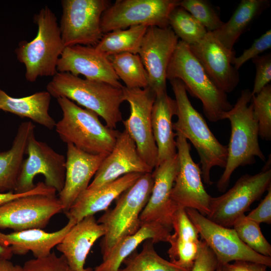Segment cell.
Listing matches in <instances>:
<instances>
[{"mask_svg":"<svg viewBox=\"0 0 271 271\" xmlns=\"http://www.w3.org/2000/svg\"><path fill=\"white\" fill-rule=\"evenodd\" d=\"M122 90L124 100L130 106L129 117L122 121L124 130L134 142L142 159L154 169L157 166L158 149L151 116L156 94L150 87L129 89L123 86Z\"/></svg>","mask_w":271,"mask_h":271,"instance_id":"4fadbf2b","label":"cell"},{"mask_svg":"<svg viewBox=\"0 0 271 271\" xmlns=\"http://www.w3.org/2000/svg\"><path fill=\"white\" fill-rule=\"evenodd\" d=\"M269 4L268 0H241L229 20L212 33L225 47L233 51L241 35L269 7Z\"/></svg>","mask_w":271,"mask_h":271,"instance_id":"f546056e","label":"cell"},{"mask_svg":"<svg viewBox=\"0 0 271 271\" xmlns=\"http://www.w3.org/2000/svg\"><path fill=\"white\" fill-rule=\"evenodd\" d=\"M255 65L256 73L252 95L258 93L271 80V54L259 55L251 60Z\"/></svg>","mask_w":271,"mask_h":271,"instance_id":"f35d334b","label":"cell"},{"mask_svg":"<svg viewBox=\"0 0 271 271\" xmlns=\"http://www.w3.org/2000/svg\"><path fill=\"white\" fill-rule=\"evenodd\" d=\"M251 103L258 121V134L262 140H271V85H267L260 92L252 95Z\"/></svg>","mask_w":271,"mask_h":271,"instance_id":"d590c367","label":"cell"},{"mask_svg":"<svg viewBox=\"0 0 271 271\" xmlns=\"http://www.w3.org/2000/svg\"><path fill=\"white\" fill-rule=\"evenodd\" d=\"M105 233L103 225L98 223L94 215L84 217L76 223L56 246L74 271H89L84 268L87 256L92 246Z\"/></svg>","mask_w":271,"mask_h":271,"instance_id":"603a6c76","label":"cell"},{"mask_svg":"<svg viewBox=\"0 0 271 271\" xmlns=\"http://www.w3.org/2000/svg\"><path fill=\"white\" fill-rule=\"evenodd\" d=\"M267 191L266 196L258 206L246 216L259 224L261 223H271V186Z\"/></svg>","mask_w":271,"mask_h":271,"instance_id":"b9f144b4","label":"cell"},{"mask_svg":"<svg viewBox=\"0 0 271 271\" xmlns=\"http://www.w3.org/2000/svg\"><path fill=\"white\" fill-rule=\"evenodd\" d=\"M26 154L28 157L23 162L14 192L22 193L32 190L36 185L35 177L42 174L45 178L44 183L60 193L65 179V157L46 143L38 141L35 133L28 140Z\"/></svg>","mask_w":271,"mask_h":271,"instance_id":"7c38bea8","label":"cell"},{"mask_svg":"<svg viewBox=\"0 0 271 271\" xmlns=\"http://www.w3.org/2000/svg\"><path fill=\"white\" fill-rule=\"evenodd\" d=\"M56 190L47 186L44 182L37 183L35 187L31 190L25 193H16L14 191L0 192V205L13 200L32 194L55 195Z\"/></svg>","mask_w":271,"mask_h":271,"instance_id":"7bdbcfd3","label":"cell"},{"mask_svg":"<svg viewBox=\"0 0 271 271\" xmlns=\"http://www.w3.org/2000/svg\"><path fill=\"white\" fill-rule=\"evenodd\" d=\"M3 258H2L1 257H0V261Z\"/></svg>","mask_w":271,"mask_h":271,"instance_id":"681fc988","label":"cell"},{"mask_svg":"<svg viewBox=\"0 0 271 271\" xmlns=\"http://www.w3.org/2000/svg\"><path fill=\"white\" fill-rule=\"evenodd\" d=\"M13 254L10 246H6L0 244V257L3 259L10 260Z\"/></svg>","mask_w":271,"mask_h":271,"instance_id":"bcb514c9","label":"cell"},{"mask_svg":"<svg viewBox=\"0 0 271 271\" xmlns=\"http://www.w3.org/2000/svg\"><path fill=\"white\" fill-rule=\"evenodd\" d=\"M169 81L175 97L178 118L173 123V129L189 140L196 149L200 158L203 181L210 185L211 169L225 167L227 147L218 141L203 116L192 105L183 83L178 79Z\"/></svg>","mask_w":271,"mask_h":271,"instance_id":"6da1fadb","label":"cell"},{"mask_svg":"<svg viewBox=\"0 0 271 271\" xmlns=\"http://www.w3.org/2000/svg\"><path fill=\"white\" fill-rule=\"evenodd\" d=\"M179 6L188 12L208 32H214L224 24L213 6L206 0L180 1Z\"/></svg>","mask_w":271,"mask_h":271,"instance_id":"8d00e7d4","label":"cell"},{"mask_svg":"<svg viewBox=\"0 0 271 271\" xmlns=\"http://www.w3.org/2000/svg\"><path fill=\"white\" fill-rule=\"evenodd\" d=\"M270 162L258 173L241 176L224 194L211 197L208 219L225 227H232L234 221L248 210L271 186Z\"/></svg>","mask_w":271,"mask_h":271,"instance_id":"ba28073f","label":"cell"},{"mask_svg":"<svg viewBox=\"0 0 271 271\" xmlns=\"http://www.w3.org/2000/svg\"><path fill=\"white\" fill-rule=\"evenodd\" d=\"M176 142L179 169L171 191V199L178 208L193 209L206 216L212 197L204 187L201 169L192 158L191 145L188 141L177 134Z\"/></svg>","mask_w":271,"mask_h":271,"instance_id":"5bb4252c","label":"cell"},{"mask_svg":"<svg viewBox=\"0 0 271 271\" xmlns=\"http://www.w3.org/2000/svg\"><path fill=\"white\" fill-rule=\"evenodd\" d=\"M179 41L169 26L148 27L138 54L146 70L149 87L156 95L166 91L167 70Z\"/></svg>","mask_w":271,"mask_h":271,"instance_id":"2e32d148","label":"cell"},{"mask_svg":"<svg viewBox=\"0 0 271 271\" xmlns=\"http://www.w3.org/2000/svg\"><path fill=\"white\" fill-rule=\"evenodd\" d=\"M221 267L223 271H267V266L262 263L246 260H236Z\"/></svg>","mask_w":271,"mask_h":271,"instance_id":"ee69618b","label":"cell"},{"mask_svg":"<svg viewBox=\"0 0 271 271\" xmlns=\"http://www.w3.org/2000/svg\"><path fill=\"white\" fill-rule=\"evenodd\" d=\"M47 91L51 96L66 97L94 112L109 128H115L122 121L120 109L125 101L122 87L57 72L47 84Z\"/></svg>","mask_w":271,"mask_h":271,"instance_id":"3957f363","label":"cell"},{"mask_svg":"<svg viewBox=\"0 0 271 271\" xmlns=\"http://www.w3.org/2000/svg\"><path fill=\"white\" fill-rule=\"evenodd\" d=\"M185 210L202 240L214 253L219 265L232 261L246 260L270 267L271 257L259 254L248 247L240 240L233 228L216 224L195 209L186 208Z\"/></svg>","mask_w":271,"mask_h":271,"instance_id":"8fae6325","label":"cell"},{"mask_svg":"<svg viewBox=\"0 0 271 271\" xmlns=\"http://www.w3.org/2000/svg\"><path fill=\"white\" fill-rule=\"evenodd\" d=\"M22 271H74L65 256H58L54 251L48 255L26 261Z\"/></svg>","mask_w":271,"mask_h":271,"instance_id":"74e56055","label":"cell"},{"mask_svg":"<svg viewBox=\"0 0 271 271\" xmlns=\"http://www.w3.org/2000/svg\"><path fill=\"white\" fill-rule=\"evenodd\" d=\"M57 72H69L75 76L100 81L121 88L123 85L107 56L95 47L75 45L66 47L57 66Z\"/></svg>","mask_w":271,"mask_h":271,"instance_id":"d6986e66","label":"cell"},{"mask_svg":"<svg viewBox=\"0 0 271 271\" xmlns=\"http://www.w3.org/2000/svg\"><path fill=\"white\" fill-rule=\"evenodd\" d=\"M176 113V101L167 94V91L156 95L152 108L151 122L158 149L157 166L177 154L175 139L177 134L174 132L172 122V118Z\"/></svg>","mask_w":271,"mask_h":271,"instance_id":"484cf974","label":"cell"},{"mask_svg":"<svg viewBox=\"0 0 271 271\" xmlns=\"http://www.w3.org/2000/svg\"><path fill=\"white\" fill-rule=\"evenodd\" d=\"M189 47L220 89L226 94L234 90L239 81V76L233 65L236 57L234 50L225 47L211 32Z\"/></svg>","mask_w":271,"mask_h":271,"instance_id":"ac0fdd59","label":"cell"},{"mask_svg":"<svg viewBox=\"0 0 271 271\" xmlns=\"http://www.w3.org/2000/svg\"><path fill=\"white\" fill-rule=\"evenodd\" d=\"M218 266V262L214 253L201 240L191 271H216Z\"/></svg>","mask_w":271,"mask_h":271,"instance_id":"60d3db41","label":"cell"},{"mask_svg":"<svg viewBox=\"0 0 271 271\" xmlns=\"http://www.w3.org/2000/svg\"><path fill=\"white\" fill-rule=\"evenodd\" d=\"M232 227L248 247L259 254L271 256V245L262 233L259 224L242 214L234 221Z\"/></svg>","mask_w":271,"mask_h":271,"instance_id":"e575fe53","label":"cell"},{"mask_svg":"<svg viewBox=\"0 0 271 271\" xmlns=\"http://www.w3.org/2000/svg\"><path fill=\"white\" fill-rule=\"evenodd\" d=\"M51 99L47 91L15 98L0 89V110L29 118L49 129L54 128L56 123L48 112Z\"/></svg>","mask_w":271,"mask_h":271,"instance_id":"f1b7e54d","label":"cell"},{"mask_svg":"<svg viewBox=\"0 0 271 271\" xmlns=\"http://www.w3.org/2000/svg\"><path fill=\"white\" fill-rule=\"evenodd\" d=\"M179 169L177 154L158 165L152 172L154 184L149 199L140 215L141 223H155L171 231L172 219L178 208L171 195Z\"/></svg>","mask_w":271,"mask_h":271,"instance_id":"e0dca14e","label":"cell"},{"mask_svg":"<svg viewBox=\"0 0 271 271\" xmlns=\"http://www.w3.org/2000/svg\"><path fill=\"white\" fill-rule=\"evenodd\" d=\"M0 271H22V266L14 264L10 260L2 259L0 261Z\"/></svg>","mask_w":271,"mask_h":271,"instance_id":"f6af8a7d","label":"cell"},{"mask_svg":"<svg viewBox=\"0 0 271 271\" xmlns=\"http://www.w3.org/2000/svg\"><path fill=\"white\" fill-rule=\"evenodd\" d=\"M167 79L180 80L187 91L199 99L206 117L212 122L223 120L224 112L232 105L227 94L213 82L190 50L189 45L179 40L167 70Z\"/></svg>","mask_w":271,"mask_h":271,"instance_id":"5b68a950","label":"cell"},{"mask_svg":"<svg viewBox=\"0 0 271 271\" xmlns=\"http://www.w3.org/2000/svg\"><path fill=\"white\" fill-rule=\"evenodd\" d=\"M108 58L115 73L126 88L143 89L149 87L148 74L138 54L122 53Z\"/></svg>","mask_w":271,"mask_h":271,"instance_id":"1f68e13d","label":"cell"},{"mask_svg":"<svg viewBox=\"0 0 271 271\" xmlns=\"http://www.w3.org/2000/svg\"><path fill=\"white\" fill-rule=\"evenodd\" d=\"M172 228L168 242L170 247L168 250L170 261L191 271L196 257L201 240L199 232L188 216L185 209L178 208L172 219Z\"/></svg>","mask_w":271,"mask_h":271,"instance_id":"cb8c5ba5","label":"cell"},{"mask_svg":"<svg viewBox=\"0 0 271 271\" xmlns=\"http://www.w3.org/2000/svg\"><path fill=\"white\" fill-rule=\"evenodd\" d=\"M55 195L32 194L0 205V228L15 231L44 228L51 218L63 210Z\"/></svg>","mask_w":271,"mask_h":271,"instance_id":"9a60e30c","label":"cell"},{"mask_svg":"<svg viewBox=\"0 0 271 271\" xmlns=\"http://www.w3.org/2000/svg\"><path fill=\"white\" fill-rule=\"evenodd\" d=\"M35 126L30 121L22 122L11 149L0 152V192H14L24 155L26 154L28 142L35 133Z\"/></svg>","mask_w":271,"mask_h":271,"instance_id":"83f0119b","label":"cell"},{"mask_svg":"<svg viewBox=\"0 0 271 271\" xmlns=\"http://www.w3.org/2000/svg\"><path fill=\"white\" fill-rule=\"evenodd\" d=\"M251 98L249 89L242 90L235 104L223 114L222 119H227L230 122L231 134L227 146L226 164L216 185L220 192L226 190L232 174L239 167L254 164L256 157L265 160L259 145L258 121Z\"/></svg>","mask_w":271,"mask_h":271,"instance_id":"7a4b0ae2","label":"cell"},{"mask_svg":"<svg viewBox=\"0 0 271 271\" xmlns=\"http://www.w3.org/2000/svg\"><path fill=\"white\" fill-rule=\"evenodd\" d=\"M151 239L144 242L142 250H135L123 261V268L118 271H189L160 256Z\"/></svg>","mask_w":271,"mask_h":271,"instance_id":"d6a6232c","label":"cell"},{"mask_svg":"<svg viewBox=\"0 0 271 271\" xmlns=\"http://www.w3.org/2000/svg\"><path fill=\"white\" fill-rule=\"evenodd\" d=\"M153 169L140 156L125 130L119 132L115 146L101 163L87 189H95L130 173H151Z\"/></svg>","mask_w":271,"mask_h":271,"instance_id":"ffe728a7","label":"cell"},{"mask_svg":"<svg viewBox=\"0 0 271 271\" xmlns=\"http://www.w3.org/2000/svg\"><path fill=\"white\" fill-rule=\"evenodd\" d=\"M271 47V30H268L258 38L255 39L251 46L244 50L241 55L235 57L234 67L238 70L242 65L249 60H252Z\"/></svg>","mask_w":271,"mask_h":271,"instance_id":"ab89813d","label":"cell"},{"mask_svg":"<svg viewBox=\"0 0 271 271\" xmlns=\"http://www.w3.org/2000/svg\"><path fill=\"white\" fill-rule=\"evenodd\" d=\"M57 100L63 115L55 127L61 140L90 154L108 155L119 131L103 125L96 113L66 97Z\"/></svg>","mask_w":271,"mask_h":271,"instance_id":"277c9868","label":"cell"},{"mask_svg":"<svg viewBox=\"0 0 271 271\" xmlns=\"http://www.w3.org/2000/svg\"><path fill=\"white\" fill-rule=\"evenodd\" d=\"M148 27L134 26L107 33L95 47L107 57L122 53L138 54Z\"/></svg>","mask_w":271,"mask_h":271,"instance_id":"4dcf8cb0","label":"cell"},{"mask_svg":"<svg viewBox=\"0 0 271 271\" xmlns=\"http://www.w3.org/2000/svg\"><path fill=\"white\" fill-rule=\"evenodd\" d=\"M171 231L155 223H142L135 233L127 236L117 243L108 254L102 257V262L93 271H118L123 260L145 240L151 239L154 243L168 242Z\"/></svg>","mask_w":271,"mask_h":271,"instance_id":"4316f807","label":"cell"},{"mask_svg":"<svg viewBox=\"0 0 271 271\" xmlns=\"http://www.w3.org/2000/svg\"><path fill=\"white\" fill-rule=\"evenodd\" d=\"M168 24L178 38L189 45L199 42L208 32L188 12L179 6L171 12Z\"/></svg>","mask_w":271,"mask_h":271,"instance_id":"836d02e7","label":"cell"},{"mask_svg":"<svg viewBox=\"0 0 271 271\" xmlns=\"http://www.w3.org/2000/svg\"><path fill=\"white\" fill-rule=\"evenodd\" d=\"M59 26L65 47L83 45L95 47L102 38L100 22L110 5L107 0H63Z\"/></svg>","mask_w":271,"mask_h":271,"instance_id":"9c48e42d","label":"cell"},{"mask_svg":"<svg viewBox=\"0 0 271 271\" xmlns=\"http://www.w3.org/2000/svg\"><path fill=\"white\" fill-rule=\"evenodd\" d=\"M216 271H223V269H222V268L221 266H220V265H219L218 264V267H217Z\"/></svg>","mask_w":271,"mask_h":271,"instance_id":"7dc6e473","label":"cell"},{"mask_svg":"<svg viewBox=\"0 0 271 271\" xmlns=\"http://www.w3.org/2000/svg\"><path fill=\"white\" fill-rule=\"evenodd\" d=\"M143 174L130 173L95 189H86L76 199L65 214L76 223L84 217L106 210L124 191L133 185Z\"/></svg>","mask_w":271,"mask_h":271,"instance_id":"7402d4cb","label":"cell"},{"mask_svg":"<svg viewBox=\"0 0 271 271\" xmlns=\"http://www.w3.org/2000/svg\"><path fill=\"white\" fill-rule=\"evenodd\" d=\"M107 156L90 154L72 144H67L65 182L58 198L63 206V212H67L77 197L87 188Z\"/></svg>","mask_w":271,"mask_h":271,"instance_id":"44dd1931","label":"cell"},{"mask_svg":"<svg viewBox=\"0 0 271 271\" xmlns=\"http://www.w3.org/2000/svg\"><path fill=\"white\" fill-rule=\"evenodd\" d=\"M89 271H93V269L92 268H90Z\"/></svg>","mask_w":271,"mask_h":271,"instance_id":"c3c4849f","label":"cell"},{"mask_svg":"<svg viewBox=\"0 0 271 271\" xmlns=\"http://www.w3.org/2000/svg\"><path fill=\"white\" fill-rule=\"evenodd\" d=\"M76 223L69 219L60 230L49 232L31 229L5 234L0 231V244L10 246L13 254L24 255L31 251L35 258L46 256L59 243Z\"/></svg>","mask_w":271,"mask_h":271,"instance_id":"d4e9b609","label":"cell"},{"mask_svg":"<svg viewBox=\"0 0 271 271\" xmlns=\"http://www.w3.org/2000/svg\"><path fill=\"white\" fill-rule=\"evenodd\" d=\"M34 22L38 26L36 37L30 42H21L15 50L17 59L25 67V78L31 82L40 77H53L65 48L57 18L48 7L35 16Z\"/></svg>","mask_w":271,"mask_h":271,"instance_id":"8992f818","label":"cell"},{"mask_svg":"<svg viewBox=\"0 0 271 271\" xmlns=\"http://www.w3.org/2000/svg\"><path fill=\"white\" fill-rule=\"evenodd\" d=\"M179 0H116L103 13L100 22L103 34L132 26L169 27L171 12Z\"/></svg>","mask_w":271,"mask_h":271,"instance_id":"30bf717a","label":"cell"},{"mask_svg":"<svg viewBox=\"0 0 271 271\" xmlns=\"http://www.w3.org/2000/svg\"><path fill=\"white\" fill-rule=\"evenodd\" d=\"M153 184L152 173L142 174L116 199L115 207L106 210L97 220L105 229L100 242L102 257L116 243L140 229V215L149 199Z\"/></svg>","mask_w":271,"mask_h":271,"instance_id":"52a82bcc","label":"cell"}]
</instances>
